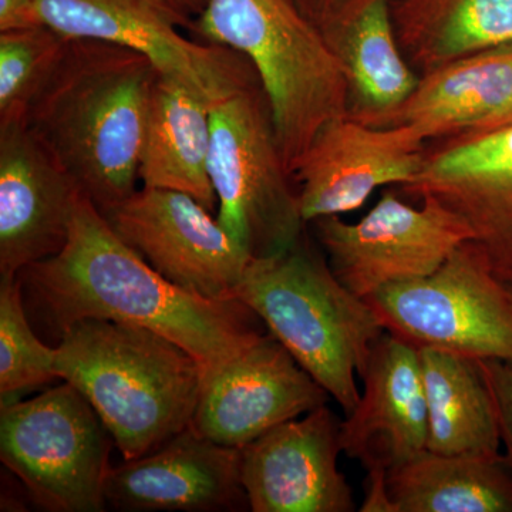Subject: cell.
<instances>
[{"instance_id":"7c38bea8","label":"cell","mask_w":512,"mask_h":512,"mask_svg":"<svg viewBox=\"0 0 512 512\" xmlns=\"http://www.w3.org/2000/svg\"><path fill=\"white\" fill-rule=\"evenodd\" d=\"M397 191L454 212L491 271L512 286V124L430 141L420 174Z\"/></svg>"},{"instance_id":"4dcf8cb0","label":"cell","mask_w":512,"mask_h":512,"mask_svg":"<svg viewBox=\"0 0 512 512\" xmlns=\"http://www.w3.org/2000/svg\"><path fill=\"white\" fill-rule=\"evenodd\" d=\"M303 12L315 20L322 28L326 22L343 5L345 0H296Z\"/></svg>"},{"instance_id":"7a4b0ae2","label":"cell","mask_w":512,"mask_h":512,"mask_svg":"<svg viewBox=\"0 0 512 512\" xmlns=\"http://www.w3.org/2000/svg\"><path fill=\"white\" fill-rule=\"evenodd\" d=\"M158 74L136 50L72 39L29 111L26 126L101 212L137 191Z\"/></svg>"},{"instance_id":"d4e9b609","label":"cell","mask_w":512,"mask_h":512,"mask_svg":"<svg viewBox=\"0 0 512 512\" xmlns=\"http://www.w3.org/2000/svg\"><path fill=\"white\" fill-rule=\"evenodd\" d=\"M70 40L47 25L0 32V126L26 123Z\"/></svg>"},{"instance_id":"44dd1931","label":"cell","mask_w":512,"mask_h":512,"mask_svg":"<svg viewBox=\"0 0 512 512\" xmlns=\"http://www.w3.org/2000/svg\"><path fill=\"white\" fill-rule=\"evenodd\" d=\"M511 94L512 43L421 74L416 90L386 127L412 126L430 143L476 126L500 110Z\"/></svg>"},{"instance_id":"52a82bcc","label":"cell","mask_w":512,"mask_h":512,"mask_svg":"<svg viewBox=\"0 0 512 512\" xmlns=\"http://www.w3.org/2000/svg\"><path fill=\"white\" fill-rule=\"evenodd\" d=\"M113 446L99 414L70 383L2 404L0 460L43 510H106Z\"/></svg>"},{"instance_id":"8fae6325","label":"cell","mask_w":512,"mask_h":512,"mask_svg":"<svg viewBox=\"0 0 512 512\" xmlns=\"http://www.w3.org/2000/svg\"><path fill=\"white\" fill-rule=\"evenodd\" d=\"M101 214L117 237L171 284L212 301L237 299L254 258L191 195L141 187Z\"/></svg>"},{"instance_id":"cb8c5ba5","label":"cell","mask_w":512,"mask_h":512,"mask_svg":"<svg viewBox=\"0 0 512 512\" xmlns=\"http://www.w3.org/2000/svg\"><path fill=\"white\" fill-rule=\"evenodd\" d=\"M396 512H512V468L504 454L430 450L387 474Z\"/></svg>"},{"instance_id":"4316f807","label":"cell","mask_w":512,"mask_h":512,"mask_svg":"<svg viewBox=\"0 0 512 512\" xmlns=\"http://www.w3.org/2000/svg\"><path fill=\"white\" fill-rule=\"evenodd\" d=\"M488 392L493 397L503 454L512 468V363L476 360Z\"/></svg>"},{"instance_id":"603a6c76","label":"cell","mask_w":512,"mask_h":512,"mask_svg":"<svg viewBox=\"0 0 512 512\" xmlns=\"http://www.w3.org/2000/svg\"><path fill=\"white\" fill-rule=\"evenodd\" d=\"M427 406V450L439 454H503L493 397L477 362L439 349H419Z\"/></svg>"},{"instance_id":"5bb4252c","label":"cell","mask_w":512,"mask_h":512,"mask_svg":"<svg viewBox=\"0 0 512 512\" xmlns=\"http://www.w3.org/2000/svg\"><path fill=\"white\" fill-rule=\"evenodd\" d=\"M332 397L266 332L204 377L191 426L222 446L244 448Z\"/></svg>"},{"instance_id":"ba28073f","label":"cell","mask_w":512,"mask_h":512,"mask_svg":"<svg viewBox=\"0 0 512 512\" xmlns=\"http://www.w3.org/2000/svg\"><path fill=\"white\" fill-rule=\"evenodd\" d=\"M386 332L416 346L512 363V298L473 242L433 274L366 299Z\"/></svg>"},{"instance_id":"30bf717a","label":"cell","mask_w":512,"mask_h":512,"mask_svg":"<svg viewBox=\"0 0 512 512\" xmlns=\"http://www.w3.org/2000/svg\"><path fill=\"white\" fill-rule=\"evenodd\" d=\"M40 18L69 39L136 50L171 77L214 101L259 80L247 57L227 46L188 39L164 0H37Z\"/></svg>"},{"instance_id":"2e32d148","label":"cell","mask_w":512,"mask_h":512,"mask_svg":"<svg viewBox=\"0 0 512 512\" xmlns=\"http://www.w3.org/2000/svg\"><path fill=\"white\" fill-rule=\"evenodd\" d=\"M82 195L25 123L0 126V276L59 254Z\"/></svg>"},{"instance_id":"277c9868","label":"cell","mask_w":512,"mask_h":512,"mask_svg":"<svg viewBox=\"0 0 512 512\" xmlns=\"http://www.w3.org/2000/svg\"><path fill=\"white\" fill-rule=\"evenodd\" d=\"M237 299L261 319L345 416L355 410L360 399L357 377L386 329L373 306L333 274L308 229L284 254L252 259Z\"/></svg>"},{"instance_id":"ffe728a7","label":"cell","mask_w":512,"mask_h":512,"mask_svg":"<svg viewBox=\"0 0 512 512\" xmlns=\"http://www.w3.org/2000/svg\"><path fill=\"white\" fill-rule=\"evenodd\" d=\"M211 101L171 77L151 93L141 148V187L184 192L211 212L217 195L210 177Z\"/></svg>"},{"instance_id":"484cf974","label":"cell","mask_w":512,"mask_h":512,"mask_svg":"<svg viewBox=\"0 0 512 512\" xmlns=\"http://www.w3.org/2000/svg\"><path fill=\"white\" fill-rule=\"evenodd\" d=\"M55 346L30 322L18 276H0V396L2 403L23 390L59 380Z\"/></svg>"},{"instance_id":"d6a6232c","label":"cell","mask_w":512,"mask_h":512,"mask_svg":"<svg viewBox=\"0 0 512 512\" xmlns=\"http://www.w3.org/2000/svg\"><path fill=\"white\" fill-rule=\"evenodd\" d=\"M507 288H508V291H510V295H511V298H512V286H508L507 285Z\"/></svg>"},{"instance_id":"6da1fadb","label":"cell","mask_w":512,"mask_h":512,"mask_svg":"<svg viewBox=\"0 0 512 512\" xmlns=\"http://www.w3.org/2000/svg\"><path fill=\"white\" fill-rule=\"evenodd\" d=\"M18 278L30 322L56 343L79 320H116L178 343L205 376L268 332L239 299L212 301L171 284L117 237L84 194L66 247Z\"/></svg>"},{"instance_id":"f546056e","label":"cell","mask_w":512,"mask_h":512,"mask_svg":"<svg viewBox=\"0 0 512 512\" xmlns=\"http://www.w3.org/2000/svg\"><path fill=\"white\" fill-rule=\"evenodd\" d=\"M512 124V94L507 103L501 107L500 110L495 111L490 117L480 121L476 126L468 128L463 133L456 134V136H470V134L485 133V131L495 130V128L510 126ZM453 137V136H451Z\"/></svg>"},{"instance_id":"8992f818","label":"cell","mask_w":512,"mask_h":512,"mask_svg":"<svg viewBox=\"0 0 512 512\" xmlns=\"http://www.w3.org/2000/svg\"><path fill=\"white\" fill-rule=\"evenodd\" d=\"M217 220L251 258L284 254L308 229L261 80L211 103Z\"/></svg>"},{"instance_id":"d6986e66","label":"cell","mask_w":512,"mask_h":512,"mask_svg":"<svg viewBox=\"0 0 512 512\" xmlns=\"http://www.w3.org/2000/svg\"><path fill=\"white\" fill-rule=\"evenodd\" d=\"M322 29L345 72L350 119L386 127L420 82L400 49L392 0H345Z\"/></svg>"},{"instance_id":"7402d4cb","label":"cell","mask_w":512,"mask_h":512,"mask_svg":"<svg viewBox=\"0 0 512 512\" xmlns=\"http://www.w3.org/2000/svg\"><path fill=\"white\" fill-rule=\"evenodd\" d=\"M400 49L417 73L512 43V0H392Z\"/></svg>"},{"instance_id":"5b68a950","label":"cell","mask_w":512,"mask_h":512,"mask_svg":"<svg viewBox=\"0 0 512 512\" xmlns=\"http://www.w3.org/2000/svg\"><path fill=\"white\" fill-rule=\"evenodd\" d=\"M188 30L201 42L237 50L255 67L291 175L316 134L349 116L342 64L296 0H210Z\"/></svg>"},{"instance_id":"1f68e13d","label":"cell","mask_w":512,"mask_h":512,"mask_svg":"<svg viewBox=\"0 0 512 512\" xmlns=\"http://www.w3.org/2000/svg\"><path fill=\"white\" fill-rule=\"evenodd\" d=\"M171 9L183 20L185 29H190L195 18L204 12L210 0H164Z\"/></svg>"},{"instance_id":"9c48e42d","label":"cell","mask_w":512,"mask_h":512,"mask_svg":"<svg viewBox=\"0 0 512 512\" xmlns=\"http://www.w3.org/2000/svg\"><path fill=\"white\" fill-rule=\"evenodd\" d=\"M333 274L360 298L433 274L473 234L466 222L434 201L413 207L389 188L362 220L339 215L309 222Z\"/></svg>"},{"instance_id":"f1b7e54d","label":"cell","mask_w":512,"mask_h":512,"mask_svg":"<svg viewBox=\"0 0 512 512\" xmlns=\"http://www.w3.org/2000/svg\"><path fill=\"white\" fill-rule=\"evenodd\" d=\"M365 500L360 505V512H396L392 495H390L387 474L389 470L382 467L366 470Z\"/></svg>"},{"instance_id":"83f0119b","label":"cell","mask_w":512,"mask_h":512,"mask_svg":"<svg viewBox=\"0 0 512 512\" xmlns=\"http://www.w3.org/2000/svg\"><path fill=\"white\" fill-rule=\"evenodd\" d=\"M45 25L37 0H0V32H13Z\"/></svg>"},{"instance_id":"3957f363","label":"cell","mask_w":512,"mask_h":512,"mask_svg":"<svg viewBox=\"0 0 512 512\" xmlns=\"http://www.w3.org/2000/svg\"><path fill=\"white\" fill-rule=\"evenodd\" d=\"M55 350L57 377L92 404L123 460L146 456L191 426L205 373L173 340L83 319L64 330Z\"/></svg>"},{"instance_id":"e0dca14e","label":"cell","mask_w":512,"mask_h":512,"mask_svg":"<svg viewBox=\"0 0 512 512\" xmlns=\"http://www.w3.org/2000/svg\"><path fill=\"white\" fill-rule=\"evenodd\" d=\"M106 503L128 512L249 510L241 448L222 446L187 427L146 456L111 467Z\"/></svg>"},{"instance_id":"9a60e30c","label":"cell","mask_w":512,"mask_h":512,"mask_svg":"<svg viewBox=\"0 0 512 512\" xmlns=\"http://www.w3.org/2000/svg\"><path fill=\"white\" fill-rule=\"evenodd\" d=\"M340 424L328 404L279 424L241 448V480L252 512H353L339 468Z\"/></svg>"},{"instance_id":"4fadbf2b","label":"cell","mask_w":512,"mask_h":512,"mask_svg":"<svg viewBox=\"0 0 512 512\" xmlns=\"http://www.w3.org/2000/svg\"><path fill=\"white\" fill-rule=\"evenodd\" d=\"M427 144L412 126L373 127L349 116L330 121L293 168L303 221L340 217L362 208L377 188L412 183Z\"/></svg>"},{"instance_id":"ac0fdd59","label":"cell","mask_w":512,"mask_h":512,"mask_svg":"<svg viewBox=\"0 0 512 512\" xmlns=\"http://www.w3.org/2000/svg\"><path fill=\"white\" fill-rule=\"evenodd\" d=\"M355 410L340 424L342 453L386 470L427 450V406L416 346L384 332L373 345Z\"/></svg>"}]
</instances>
